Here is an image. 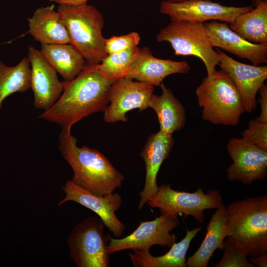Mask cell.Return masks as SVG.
<instances>
[{"label": "cell", "mask_w": 267, "mask_h": 267, "mask_svg": "<svg viewBox=\"0 0 267 267\" xmlns=\"http://www.w3.org/2000/svg\"><path fill=\"white\" fill-rule=\"evenodd\" d=\"M98 64L87 63L75 78L62 82L60 96L39 118L58 124L62 129H71L83 118L104 111L114 81L105 77Z\"/></svg>", "instance_id": "obj_1"}, {"label": "cell", "mask_w": 267, "mask_h": 267, "mask_svg": "<svg viewBox=\"0 0 267 267\" xmlns=\"http://www.w3.org/2000/svg\"><path fill=\"white\" fill-rule=\"evenodd\" d=\"M58 149L73 170L71 180L78 186L100 196L122 186L124 176L100 151L87 146L78 147L71 129H62Z\"/></svg>", "instance_id": "obj_2"}, {"label": "cell", "mask_w": 267, "mask_h": 267, "mask_svg": "<svg viewBox=\"0 0 267 267\" xmlns=\"http://www.w3.org/2000/svg\"><path fill=\"white\" fill-rule=\"evenodd\" d=\"M226 212L227 237L247 256L267 254V195L234 201Z\"/></svg>", "instance_id": "obj_3"}, {"label": "cell", "mask_w": 267, "mask_h": 267, "mask_svg": "<svg viewBox=\"0 0 267 267\" xmlns=\"http://www.w3.org/2000/svg\"><path fill=\"white\" fill-rule=\"evenodd\" d=\"M66 27L70 43L89 64H99L107 54L102 35V14L87 3L59 4L57 10Z\"/></svg>", "instance_id": "obj_4"}, {"label": "cell", "mask_w": 267, "mask_h": 267, "mask_svg": "<svg viewBox=\"0 0 267 267\" xmlns=\"http://www.w3.org/2000/svg\"><path fill=\"white\" fill-rule=\"evenodd\" d=\"M196 95L202 119L215 125L235 126L245 111L237 89L222 69L202 80Z\"/></svg>", "instance_id": "obj_5"}, {"label": "cell", "mask_w": 267, "mask_h": 267, "mask_svg": "<svg viewBox=\"0 0 267 267\" xmlns=\"http://www.w3.org/2000/svg\"><path fill=\"white\" fill-rule=\"evenodd\" d=\"M156 40L158 42L170 43L176 55L200 58L205 66L207 77L217 71L216 67L220 64V59L210 43L204 23L171 21L160 30Z\"/></svg>", "instance_id": "obj_6"}, {"label": "cell", "mask_w": 267, "mask_h": 267, "mask_svg": "<svg viewBox=\"0 0 267 267\" xmlns=\"http://www.w3.org/2000/svg\"><path fill=\"white\" fill-rule=\"evenodd\" d=\"M104 224L98 217L86 219L69 236L70 254L78 267H108L109 235L104 234Z\"/></svg>", "instance_id": "obj_7"}, {"label": "cell", "mask_w": 267, "mask_h": 267, "mask_svg": "<svg viewBox=\"0 0 267 267\" xmlns=\"http://www.w3.org/2000/svg\"><path fill=\"white\" fill-rule=\"evenodd\" d=\"M147 203L151 207L158 208L161 213L190 215L203 223L204 211L217 209L223 202L219 191L216 189L209 190L205 193L199 187L195 192H187L175 190L167 184L159 186L157 193Z\"/></svg>", "instance_id": "obj_8"}, {"label": "cell", "mask_w": 267, "mask_h": 267, "mask_svg": "<svg viewBox=\"0 0 267 267\" xmlns=\"http://www.w3.org/2000/svg\"><path fill=\"white\" fill-rule=\"evenodd\" d=\"M179 224L178 216L161 213L153 220L140 222L135 230L125 237L110 235L108 252L111 254L128 249L149 250L154 245L171 247L177 240L171 231Z\"/></svg>", "instance_id": "obj_9"}, {"label": "cell", "mask_w": 267, "mask_h": 267, "mask_svg": "<svg viewBox=\"0 0 267 267\" xmlns=\"http://www.w3.org/2000/svg\"><path fill=\"white\" fill-rule=\"evenodd\" d=\"M254 8L253 6H226L211 0H186L180 2L162 1L160 12L171 21L204 23L218 21L232 23L239 14Z\"/></svg>", "instance_id": "obj_10"}, {"label": "cell", "mask_w": 267, "mask_h": 267, "mask_svg": "<svg viewBox=\"0 0 267 267\" xmlns=\"http://www.w3.org/2000/svg\"><path fill=\"white\" fill-rule=\"evenodd\" d=\"M154 90V86L127 77L115 80L110 90V104L104 111V120L110 123L127 122L129 111L134 109L142 111L149 107Z\"/></svg>", "instance_id": "obj_11"}, {"label": "cell", "mask_w": 267, "mask_h": 267, "mask_svg": "<svg viewBox=\"0 0 267 267\" xmlns=\"http://www.w3.org/2000/svg\"><path fill=\"white\" fill-rule=\"evenodd\" d=\"M227 152L233 162L226 169L229 180H238L250 184L264 179L267 172V151L243 138L233 137L227 145Z\"/></svg>", "instance_id": "obj_12"}, {"label": "cell", "mask_w": 267, "mask_h": 267, "mask_svg": "<svg viewBox=\"0 0 267 267\" xmlns=\"http://www.w3.org/2000/svg\"><path fill=\"white\" fill-rule=\"evenodd\" d=\"M62 188L66 196L59 202V206L68 201L78 203L97 215L116 238L123 234L125 225L116 215L122 203L119 194L113 192L103 196L96 195L78 186L71 180L67 181Z\"/></svg>", "instance_id": "obj_13"}, {"label": "cell", "mask_w": 267, "mask_h": 267, "mask_svg": "<svg viewBox=\"0 0 267 267\" xmlns=\"http://www.w3.org/2000/svg\"><path fill=\"white\" fill-rule=\"evenodd\" d=\"M28 59L31 67V84L36 108L47 110L58 99L63 91V83L57 72L40 50L28 47Z\"/></svg>", "instance_id": "obj_14"}, {"label": "cell", "mask_w": 267, "mask_h": 267, "mask_svg": "<svg viewBox=\"0 0 267 267\" xmlns=\"http://www.w3.org/2000/svg\"><path fill=\"white\" fill-rule=\"evenodd\" d=\"M219 66L229 76L243 100L245 111L252 112L257 105L256 95L267 79V66L237 61L219 49Z\"/></svg>", "instance_id": "obj_15"}, {"label": "cell", "mask_w": 267, "mask_h": 267, "mask_svg": "<svg viewBox=\"0 0 267 267\" xmlns=\"http://www.w3.org/2000/svg\"><path fill=\"white\" fill-rule=\"evenodd\" d=\"M212 46L220 48L236 56L249 60L253 65L267 63V45L254 44L232 31L228 24L218 21L204 23Z\"/></svg>", "instance_id": "obj_16"}, {"label": "cell", "mask_w": 267, "mask_h": 267, "mask_svg": "<svg viewBox=\"0 0 267 267\" xmlns=\"http://www.w3.org/2000/svg\"><path fill=\"white\" fill-rule=\"evenodd\" d=\"M175 144L172 135L159 131L151 134L148 138L141 152L146 168L145 183L140 196L138 209L144 205L157 192L159 186L157 177L160 168L169 156Z\"/></svg>", "instance_id": "obj_17"}, {"label": "cell", "mask_w": 267, "mask_h": 267, "mask_svg": "<svg viewBox=\"0 0 267 267\" xmlns=\"http://www.w3.org/2000/svg\"><path fill=\"white\" fill-rule=\"evenodd\" d=\"M190 70L187 62L156 58L148 47H144L140 48L124 77L152 86H160L166 77L174 74L187 73Z\"/></svg>", "instance_id": "obj_18"}, {"label": "cell", "mask_w": 267, "mask_h": 267, "mask_svg": "<svg viewBox=\"0 0 267 267\" xmlns=\"http://www.w3.org/2000/svg\"><path fill=\"white\" fill-rule=\"evenodd\" d=\"M27 20L29 33L41 44H70L68 31L54 5L38 8Z\"/></svg>", "instance_id": "obj_19"}, {"label": "cell", "mask_w": 267, "mask_h": 267, "mask_svg": "<svg viewBox=\"0 0 267 267\" xmlns=\"http://www.w3.org/2000/svg\"><path fill=\"white\" fill-rule=\"evenodd\" d=\"M226 207L223 203L213 214L205 238L198 250L186 261V267H206L217 249L222 250L228 235Z\"/></svg>", "instance_id": "obj_20"}, {"label": "cell", "mask_w": 267, "mask_h": 267, "mask_svg": "<svg viewBox=\"0 0 267 267\" xmlns=\"http://www.w3.org/2000/svg\"><path fill=\"white\" fill-rule=\"evenodd\" d=\"M202 229V226L191 230H186L183 239L175 242L170 250L163 255L152 256L149 249L134 250L129 254L133 266L136 267H185L186 255L192 240Z\"/></svg>", "instance_id": "obj_21"}, {"label": "cell", "mask_w": 267, "mask_h": 267, "mask_svg": "<svg viewBox=\"0 0 267 267\" xmlns=\"http://www.w3.org/2000/svg\"><path fill=\"white\" fill-rule=\"evenodd\" d=\"M160 95L153 94L149 107L156 112L160 125V130L171 134L181 130L185 126L186 116L182 104L176 97L172 91L162 83Z\"/></svg>", "instance_id": "obj_22"}, {"label": "cell", "mask_w": 267, "mask_h": 267, "mask_svg": "<svg viewBox=\"0 0 267 267\" xmlns=\"http://www.w3.org/2000/svg\"><path fill=\"white\" fill-rule=\"evenodd\" d=\"M40 50L64 81L75 78L87 63L70 44H41Z\"/></svg>", "instance_id": "obj_23"}, {"label": "cell", "mask_w": 267, "mask_h": 267, "mask_svg": "<svg viewBox=\"0 0 267 267\" xmlns=\"http://www.w3.org/2000/svg\"><path fill=\"white\" fill-rule=\"evenodd\" d=\"M230 28L250 43L267 45V0L243 12L228 24Z\"/></svg>", "instance_id": "obj_24"}, {"label": "cell", "mask_w": 267, "mask_h": 267, "mask_svg": "<svg viewBox=\"0 0 267 267\" xmlns=\"http://www.w3.org/2000/svg\"><path fill=\"white\" fill-rule=\"evenodd\" d=\"M30 84L31 67L27 57L14 66L0 61V109L6 98L16 92L26 91Z\"/></svg>", "instance_id": "obj_25"}, {"label": "cell", "mask_w": 267, "mask_h": 267, "mask_svg": "<svg viewBox=\"0 0 267 267\" xmlns=\"http://www.w3.org/2000/svg\"><path fill=\"white\" fill-rule=\"evenodd\" d=\"M139 49L137 46L107 54L98 64L99 71L105 77L114 81L124 77Z\"/></svg>", "instance_id": "obj_26"}, {"label": "cell", "mask_w": 267, "mask_h": 267, "mask_svg": "<svg viewBox=\"0 0 267 267\" xmlns=\"http://www.w3.org/2000/svg\"><path fill=\"white\" fill-rule=\"evenodd\" d=\"M222 251L224 254L221 261L214 267H254L255 266L247 260V256L228 237L223 241Z\"/></svg>", "instance_id": "obj_27"}, {"label": "cell", "mask_w": 267, "mask_h": 267, "mask_svg": "<svg viewBox=\"0 0 267 267\" xmlns=\"http://www.w3.org/2000/svg\"><path fill=\"white\" fill-rule=\"evenodd\" d=\"M242 138L259 148L267 151V123L251 119L242 134Z\"/></svg>", "instance_id": "obj_28"}, {"label": "cell", "mask_w": 267, "mask_h": 267, "mask_svg": "<svg viewBox=\"0 0 267 267\" xmlns=\"http://www.w3.org/2000/svg\"><path fill=\"white\" fill-rule=\"evenodd\" d=\"M140 38L136 32L119 36H113L106 39L105 50L107 54L120 52L137 47Z\"/></svg>", "instance_id": "obj_29"}, {"label": "cell", "mask_w": 267, "mask_h": 267, "mask_svg": "<svg viewBox=\"0 0 267 267\" xmlns=\"http://www.w3.org/2000/svg\"><path fill=\"white\" fill-rule=\"evenodd\" d=\"M258 92L260 97L257 102L260 104L261 113L259 117L255 119L260 122L267 123V85L264 84Z\"/></svg>", "instance_id": "obj_30"}, {"label": "cell", "mask_w": 267, "mask_h": 267, "mask_svg": "<svg viewBox=\"0 0 267 267\" xmlns=\"http://www.w3.org/2000/svg\"><path fill=\"white\" fill-rule=\"evenodd\" d=\"M250 262L254 266L256 265L259 267H267V254L253 256L251 258Z\"/></svg>", "instance_id": "obj_31"}, {"label": "cell", "mask_w": 267, "mask_h": 267, "mask_svg": "<svg viewBox=\"0 0 267 267\" xmlns=\"http://www.w3.org/2000/svg\"><path fill=\"white\" fill-rule=\"evenodd\" d=\"M59 4H81L86 3L89 0H49Z\"/></svg>", "instance_id": "obj_32"}, {"label": "cell", "mask_w": 267, "mask_h": 267, "mask_svg": "<svg viewBox=\"0 0 267 267\" xmlns=\"http://www.w3.org/2000/svg\"><path fill=\"white\" fill-rule=\"evenodd\" d=\"M263 0H252V5L255 7Z\"/></svg>", "instance_id": "obj_33"}, {"label": "cell", "mask_w": 267, "mask_h": 267, "mask_svg": "<svg viewBox=\"0 0 267 267\" xmlns=\"http://www.w3.org/2000/svg\"><path fill=\"white\" fill-rule=\"evenodd\" d=\"M166 0L168 1L169 2H182L186 0Z\"/></svg>", "instance_id": "obj_34"}, {"label": "cell", "mask_w": 267, "mask_h": 267, "mask_svg": "<svg viewBox=\"0 0 267 267\" xmlns=\"http://www.w3.org/2000/svg\"><path fill=\"white\" fill-rule=\"evenodd\" d=\"M0 45H1V44H0Z\"/></svg>", "instance_id": "obj_35"}]
</instances>
